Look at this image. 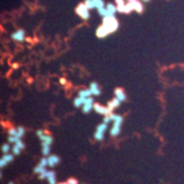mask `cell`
<instances>
[{"label": "cell", "instance_id": "1", "mask_svg": "<svg viewBox=\"0 0 184 184\" xmlns=\"http://www.w3.org/2000/svg\"><path fill=\"white\" fill-rule=\"evenodd\" d=\"M103 25L106 28V30L109 31V34H112L115 32L118 29L120 24H118V20L115 16H109V17H104L103 18Z\"/></svg>", "mask_w": 184, "mask_h": 184}, {"label": "cell", "instance_id": "2", "mask_svg": "<svg viewBox=\"0 0 184 184\" xmlns=\"http://www.w3.org/2000/svg\"><path fill=\"white\" fill-rule=\"evenodd\" d=\"M76 12H77V14L80 17V18H83V19H85V20H87V19L90 18V10H89V7L85 5V3L78 5L77 9H76Z\"/></svg>", "mask_w": 184, "mask_h": 184}, {"label": "cell", "instance_id": "3", "mask_svg": "<svg viewBox=\"0 0 184 184\" xmlns=\"http://www.w3.org/2000/svg\"><path fill=\"white\" fill-rule=\"evenodd\" d=\"M13 41L16 42H23L25 39V31L23 30V29H18L17 31H14L12 35H11Z\"/></svg>", "mask_w": 184, "mask_h": 184}, {"label": "cell", "instance_id": "4", "mask_svg": "<svg viewBox=\"0 0 184 184\" xmlns=\"http://www.w3.org/2000/svg\"><path fill=\"white\" fill-rule=\"evenodd\" d=\"M93 109L96 110V112H98V114L103 115V116H106V115H110V114L112 112L108 106H103V105L98 104V103H96V104L93 105Z\"/></svg>", "mask_w": 184, "mask_h": 184}, {"label": "cell", "instance_id": "5", "mask_svg": "<svg viewBox=\"0 0 184 184\" xmlns=\"http://www.w3.org/2000/svg\"><path fill=\"white\" fill-rule=\"evenodd\" d=\"M127 3L130 5L131 7H133V10L136 11V12L141 13L143 11V6H142L141 1H139V0H127Z\"/></svg>", "mask_w": 184, "mask_h": 184}, {"label": "cell", "instance_id": "6", "mask_svg": "<svg viewBox=\"0 0 184 184\" xmlns=\"http://www.w3.org/2000/svg\"><path fill=\"white\" fill-rule=\"evenodd\" d=\"M123 121H115L112 128L110 129V134L111 136H117L121 133V124H122Z\"/></svg>", "mask_w": 184, "mask_h": 184}, {"label": "cell", "instance_id": "7", "mask_svg": "<svg viewBox=\"0 0 184 184\" xmlns=\"http://www.w3.org/2000/svg\"><path fill=\"white\" fill-rule=\"evenodd\" d=\"M96 35H97V37H99V38H104V37H106L109 35V31L106 30V28L102 24V25L98 26V29H97Z\"/></svg>", "mask_w": 184, "mask_h": 184}, {"label": "cell", "instance_id": "8", "mask_svg": "<svg viewBox=\"0 0 184 184\" xmlns=\"http://www.w3.org/2000/svg\"><path fill=\"white\" fill-rule=\"evenodd\" d=\"M13 160V154H5V156L0 159V168H4L5 165L6 164H9V163H11Z\"/></svg>", "mask_w": 184, "mask_h": 184}, {"label": "cell", "instance_id": "9", "mask_svg": "<svg viewBox=\"0 0 184 184\" xmlns=\"http://www.w3.org/2000/svg\"><path fill=\"white\" fill-rule=\"evenodd\" d=\"M115 97H116V98H118L121 102H124L126 99H127V96H126L124 91L121 89V87H117L116 90H115Z\"/></svg>", "mask_w": 184, "mask_h": 184}, {"label": "cell", "instance_id": "10", "mask_svg": "<svg viewBox=\"0 0 184 184\" xmlns=\"http://www.w3.org/2000/svg\"><path fill=\"white\" fill-rule=\"evenodd\" d=\"M60 163V158L55 156V154H51V156H49L48 158V166H50V168H54L55 165H57Z\"/></svg>", "mask_w": 184, "mask_h": 184}, {"label": "cell", "instance_id": "11", "mask_svg": "<svg viewBox=\"0 0 184 184\" xmlns=\"http://www.w3.org/2000/svg\"><path fill=\"white\" fill-rule=\"evenodd\" d=\"M105 7L108 10V12H109V16H115L116 14V12H118V10H117V5H114V4H106L105 5Z\"/></svg>", "mask_w": 184, "mask_h": 184}, {"label": "cell", "instance_id": "12", "mask_svg": "<svg viewBox=\"0 0 184 184\" xmlns=\"http://www.w3.org/2000/svg\"><path fill=\"white\" fill-rule=\"evenodd\" d=\"M90 90L92 91V95L93 96H101V90L98 87V84L96 81H92L90 84Z\"/></svg>", "mask_w": 184, "mask_h": 184}, {"label": "cell", "instance_id": "13", "mask_svg": "<svg viewBox=\"0 0 184 184\" xmlns=\"http://www.w3.org/2000/svg\"><path fill=\"white\" fill-rule=\"evenodd\" d=\"M121 103H122V102H121L118 98H116V97H115V98H114L112 101H110V102L108 103V108H109V109H110V110L112 111L115 108H118V106L121 105Z\"/></svg>", "mask_w": 184, "mask_h": 184}, {"label": "cell", "instance_id": "14", "mask_svg": "<svg viewBox=\"0 0 184 184\" xmlns=\"http://www.w3.org/2000/svg\"><path fill=\"white\" fill-rule=\"evenodd\" d=\"M73 103H74V106L76 108H83V105L85 104V98H81V97L78 96L77 98H74Z\"/></svg>", "mask_w": 184, "mask_h": 184}, {"label": "cell", "instance_id": "15", "mask_svg": "<svg viewBox=\"0 0 184 184\" xmlns=\"http://www.w3.org/2000/svg\"><path fill=\"white\" fill-rule=\"evenodd\" d=\"M47 179H48V183L49 184H57L56 178H55V172L54 171H48Z\"/></svg>", "mask_w": 184, "mask_h": 184}, {"label": "cell", "instance_id": "16", "mask_svg": "<svg viewBox=\"0 0 184 184\" xmlns=\"http://www.w3.org/2000/svg\"><path fill=\"white\" fill-rule=\"evenodd\" d=\"M79 97H81V98H87V97H91L92 96V91L89 89V90H80L79 93H78Z\"/></svg>", "mask_w": 184, "mask_h": 184}, {"label": "cell", "instance_id": "17", "mask_svg": "<svg viewBox=\"0 0 184 184\" xmlns=\"http://www.w3.org/2000/svg\"><path fill=\"white\" fill-rule=\"evenodd\" d=\"M93 105H95V103H92V102H86L85 104L83 105V111H84L85 114L90 112V111H91V109L93 108Z\"/></svg>", "mask_w": 184, "mask_h": 184}, {"label": "cell", "instance_id": "18", "mask_svg": "<svg viewBox=\"0 0 184 184\" xmlns=\"http://www.w3.org/2000/svg\"><path fill=\"white\" fill-rule=\"evenodd\" d=\"M93 3H95L96 10H99V9L105 7V4H104V1H103V0H93Z\"/></svg>", "mask_w": 184, "mask_h": 184}, {"label": "cell", "instance_id": "19", "mask_svg": "<svg viewBox=\"0 0 184 184\" xmlns=\"http://www.w3.org/2000/svg\"><path fill=\"white\" fill-rule=\"evenodd\" d=\"M108 129V123H101L99 126H97V130L98 131H102V133H105V130Z\"/></svg>", "mask_w": 184, "mask_h": 184}, {"label": "cell", "instance_id": "20", "mask_svg": "<svg viewBox=\"0 0 184 184\" xmlns=\"http://www.w3.org/2000/svg\"><path fill=\"white\" fill-rule=\"evenodd\" d=\"M97 11H98V14H99V16H102L103 18H104V17H109V12H108V10H106V7L99 9V10H97Z\"/></svg>", "mask_w": 184, "mask_h": 184}, {"label": "cell", "instance_id": "21", "mask_svg": "<svg viewBox=\"0 0 184 184\" xmlns=\"http://www.w3.org/2000/svg\"><path fill=\"white\" fill-rule=\"evenodd\" d=\"M85 5L89 7V10H95L96 6H95V3H93V0H85Z\"/></svg>", "mask_w": 184, "mask_h": 184}, {"label": "cell", "instance_id": "22", "mask_svg": "<svg viewBox=\"0 0 184 184\" xmlns=\"http://www.w3.org/2000/svg\"><path fill=\"white\" fill-rule=\"evenodd\" d=\"M95 139H96V140H98V141H102L103 139H104V133H102V131L96 130V133H95Z\"/></svg>", "mask_w": 184, "mask_h": 184}, {"label": "cell", "instance_id": "23", "mask_svg": "<svg viewBox=\"0 0 184 184\" xmlns=\"http://www.w3.org/2000/svg\"><path fill=\"white\" fill-rule=\"evenodd\" d=\"M42 154L43 156H49L50 154V146H42Z\"/></svg>", "mask_w": 184, "mask_h": 184}, {"label": "cell", "instance_id": "24", "mask_svg": "<svg viewBox=\"0 0 184 184\" xmlns=\"http://www.w3.org/2000/svg\"><path fill=\"white\" fill-rule=\"evenodd\" d=\"M17 130H18V135H17V136H18L19 139H22V137L24 136V134H25V129L23 127H18V128H17Z\"/></svg>", "mask_w": 184, "mask_h": 184}, {"label": "cell", "instance_id": "25", "mask_svg": "<svg viewBox=\"0 0 184 184\" xmlns=\"http://www.w3.org/2000/svg\"><path fill=\"white\" fill-rule=\"evenodd\" d=\"M19 140V137L18 136H12V135H9V137H7V141L9 142H11V143H16L17 141Z\"/></svg>", "mask_w": 184, "mask_h": 184}, {"label": "cell", "instance_id": "26", "mask_svg": "<svg viewBox=\"0 0 184 184\" xmlns=\"http://www.w3.org/2000/svg\"><path fill=\"white\" fill-rule=\"evenodd\" d=\"M45 170V168H43V166H39V165H37L35 169H34V172L35 173H42V172Z\"/></svg>", "mask_w": 184, "mask_h": 184}, {"label": "cell", "instance_id": "27", "mask_svg": "<svg viewBox=\"0 0 184 184\" xmlns=\"http://www.w3.org/2000/svg\"><path fill=\"white\" fill-rule=\"evenodd\" d=\"M39 166H43V168H45V166L48 165V158H42L41 160H39Z\"/></svg>", "mask_w": 184, "mask_h": 184}, {"label": "cell", "instance_id": "28", "mask_svg": "<svg viewBox=\"0 0 184 184\" xmlns=\"http://www.w3.org/2000/svg\"><path fill=\"white\" fill-rule=\"evenodd\" d=\"M12 153L14 154V156H17V154H19V153H20V148H19L18 146H17L16 143H14L13 147H12Z\"/></svg>", "mask_w": 184, "mask_h": 184}, {"label": "cell", "instance_id": "29", "mask_svg": "<svg viewBox=\"0 0 184 184\" xmlns=\"http://www.w3.org/2000/svg\"><path fill=\"white\" fill-rule=\"evenodd\" d=\"M9 135L17 136V135H18V130H17L16 128H10V129H9Z\"/></svg>", "mask_w": 184, "mask_h": 184}, {"label": "cell", "instance_id": "30", "mask_svg": "<svg viewBox=\"0 0 184 184\" xmlns=\"http://www.w3.org/2000/svg\"><path fill=\"white\" fill-rule=\"evenodd\" d=\"M1 151L5 153V154H7L9 151H10V145H7V143H5V145L1 146Z\"/></svg>", "mask_w": 184, "mask_h": 184}, {"label": "cell", "instance_id": "31", "mask_svg": "<svg viewBox=\"0 0 184 184\" xmlns=\"http://www.w3.org/2000/svg\"><path fill=\"white\" fill-rule=\"evenodd\" d=\"M47 176H48V171L44 170L42 173H39V179H47Z\"/></svg>", "mask_w": 184, "mask_h": 184}, {"label": "cell", "instance_id": "32", "mask_svg": "<svg viewBox=\"0 0 184 184\" xmlns=\"http://www.w3.org/2000/svg\"><path fill=\"white\" fill-rule=\"evenodd\" d=\"M16 145H17V146H18V147H19L20 149H24V148H25V145H24V142H23V141H22L20 139H19L18 141H17V142H16Z\"/></svg>", "mask_w": 184, "mask_h": 184}, {"label": "cell", "instance_id": "33", "mask_svg": "<svg viewBox=\"0 0 184 184\" xmlns=\"http://www.w3.org/2000/svg\"><path fill=\"white\" fill-rule=\"evenodd\" d=\"M115 3H116L117 6H123V5L127 4V1H126V0H115Z\"/></svg>", "mask_w": 184, "mask_h": 184}, {"label": "cell", "instance_id": "34", "mask_svg": "<svg viewBox=\"0 0 184 184\" xmlns=\"http://www.w3.org/2000/svg\"><path fill=\"white\" fill-rule=\"evenodd\" d=\"M103 122H104V123H110V122H112L110 115H106V116H104V120H103Z\"/></svg>", "mask_w": 184, "mask_h": 184}, {"label": "cell", "instance_id": "35", "mask_svg": "<svg viewBox=\"0 0 184 184\" xmlns=\"http://www.w3.org/2000/svg\"><path fill=\"white\" fill-rule=\"evenodd\" d=\"M68 184H78V181L76 179V178H70V179L67 181Z\"/></svg>", "mask_w": 184, "mask_h": 184}, {"label": "cell", "instance_id": "36", "mask_svg": "<svg viewBox=\"0 0 184 184\" xmlns=\"http://www.w3.org/2000/svg\"><path fill=\"white\" fill-rule=\"evenodd\" d=\"M142 1H145V3H148V1H151V0H142Z\"/></svg>", "mask_w": 184, "mask_h": 184}, {"label": "cell", "instance_id": "37", "mask_svg": "<svg viewBox=\"0 0 184 184\" xmlns=\"http://www.w3.org/2000/svg\"><path fill=\"white\" fill-rule=\"evenodd\" d=\"M57 184H67V182L66 183H57Z\"/></svg>", "mask_w": 184, "mask_h": 184}, {"label": "cell", "instance_id": "38", "mask_svg": "<svg viewBox=\"0 0 184 184\" xmlns=\"http://www.w3.org/2000/svg\"><path fill=\"white\" fill-rule=\"evenodd\" d=\"M9 184H14V183H13V182H10V183H9Z\"/></svg>", "mask_w": 184, "mask_h": 184}, {"label": "cell", "instance_id": "39", "mask_svg": "<svg viewBox=\"0 0 184 184\" xmlns=\"http://www.w3.org/2000/svg\"><path fill=\"white\" fill-rule=\"evenodd\" d=\"M67 184H68V183H67Z\"/></svg>", "mask_w": 184, "mask_h": 184}]
</instances>
